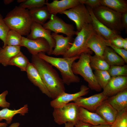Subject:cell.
Listing matches in <instances>:
<instances>
[{"mask_svg": "<svg viewBox=\"0 0 127 127\" xmlns=\"http://www.w3.org/2000/svg\"><path fill=\"white\" fill-rule=\"evenodd\" d=\"M32 63L37 70L45 86L54 99L65 92L64 83L51 64L40 58L32 55Z\"/></svg>", "mask_w": 127, "mask_h": 127, "instance_id": "1", "label": "cell"}, {"mask_svg": "<svg viewBox=\"0 0 127 127\" xmlns=\"http://www.w3.org/2000/svg\"><path fill=\"white\" fill-rule=\"evenodd\" d=\"M10 30L16 31L22 36H27L30 33L33 23L29 9L20 5L16 6L4 18Z\"/></svg>", "mask_w": 127, "mask_h": 127, "instance_id": "2", "label": "cell"}, {"mask_svg": "<svg viewBox=\"0 0 127 127\" xmlns=\"http://www.w3.org/2000/svg\"><path fill=\"white\" fill-rule=\"evenodd\" d=\"M38 55L59 70L64 84L69 85L72 83L79 82L80 79L73 73L71 66L75 60L79 59L80 56L71 57H55L48 56L42 52L39 53Z\"/></svg>", "mask_w": 127, "mask_h": 127, "instance_id": "3", "label": "cell"}, {"mask_svg": "<svg viewBox=\"0 0 127 127\" xmlns=\"http://www.w3.org/2000/svg\"><path fill=\"white\" fill-rule=\"evenodd\" d=\"M91 50L82 53L79 60L74 62L71 66L73 73L82 77L88 84L89 88L97 91H100L102 88L98 84L90 64V58Z\"/></svg>", "mask_w": 127, "mask_h": 127, "instance_id": "4", "label": "cell"}, {"mask_svg": "<svg viewBox=\"0 0 127 127\" xmlns=\"http://www.w3.org/2000/svg\"><path fill=\"white\" fill-rule=\"evenodd\" d=\"M92 9L97 19L110 29L118 34L124 29L121 23L122 14L101 5Z\"/></svg>", "mask_w": 127, "mask_h": 127, "instance_id": "5", "label": "cell"}, {"mask_svg": "<svg viewBox=\"0 0 127 127\" xmlns=\"http://www.w3.org/2000/svg\"><path fill=\"white\" fill-rule=\"evenodd\" d=\"M95 32L91 24L86 25L80 31H77L71 47L63 57L79 56L82 53L91 50L87 47V42Z\"/></svg>", "mask_w": 127, "mask_h": 127, "instance_id": "6", "label": "cell"}, {"mask_svg": "<svg viewBox=\"0 0 127 127\" xmlns=\"http://www.w3.org/2000/svg\"><path fill=\"white\" fill-rule=\"evenodd\" d=\"M79 107L73 102L54 108L52 114L54 121L59 125L71 122L75 126L79 121Z\"/></svg>", "mask_w": 127, "mask_h": 127, "instance_id": "7", "label": "cell"}, {"mask_svg": "<svg viewBox=\"0 0 127 127\" xmlns=\"http://www.w3.org/2000/svg\"><path fill=\"white\" fill-rule=\"evenodd\" d=\"M60 14L66 15L74 21L78 32L86 25L91 23V18L89 12L85 5L83 4L80 3Z\"/></svg>", "mask_w": 127, "mask_h": 127, "instance_id": "8", "label": "cell"}, {"mask_svg": "<svg viewBox=\"0 0 127 127\" xmlns=\"http://www.w3.org/2000/svg\"><path fill=\"white\" fill-rule=\"evenodd\" d=\"M42 26L45 29L54 33H62L67 36L73 37L77 32L75 30L73 25L65 23L56 15L51 14L49 20Z\"/></svg>", "mask_w": 127, "mask_h": 127, "instance_id": "9", "label": "cell"}, {"mask_svg": "<svg viewBox=\"0 0 127 127\" xmlns=\"http://www.w3.org/2000/svg\"><path fill=\"white\" fill-rule=\"evenodd\" d=\"M26 38L32 40H35L40 38L46 40L50 46V51L49 55H52L55 46V42L52 37L51 31L45 29L40 24L33 22L31 27L30 32L27 36Z\"/></svg>", "mask_w": 127, "mask_h": 127, "instance_id": "10", "label": "cell"}, {"mask_svg": "<svg viewBox=\"0 0 127 127\" xmlns=\"http://www.w3.org/2000/svg\"><path fill=\"white\" fill-rule=\"evenodd\" d=\"M108 97L102 92L87 97H79L74 101V102L79 107L94 112Z\"/></svg>", "mask_w": 127, "mask_h": 127, "instance_id": "11", "label": "cell"}, {"mask_svg": "<svg viewBox=\"0 0 127 127\" xmlns=\"http://www.w3.org/2000/svg\"><path fill=\"white\" fill-rule=\"evenodd\" d=\"M22 46L26 48L32 55H37L42 52L47 53L49 55L50 51V46L47 41L41 38L32 40L23 36Z\"/></svg>", "mask_w": 127, "mask_h": 127, "instance_id": "12", "label": "cell"}, {"mask_svg": "<svg viewBox=\"0 0 127 127\" xmlns=\"http://www.w3.org/2000/svg\"><path fill=\"white\" fill-rule=\"evenodd\" d=\"M127 89V76H115L111 77L102 92L109 97Z\"/></svg>", "mask_w": 127, "mask_h": 127, "instance_id": "13", "label": "cell"}, {"mask_svg": "<svg viewBox=\"0 0 127 127\" xmlns=\"http://www.w3.org/2000/svg\"><path fill=\"white\" fill-rule=\"evenodd\" d=\"M89 89L86 86L82 85L78 92L73 94L65 92L53 99L50 102V105L54 108L62 107L70 101H74L79 97L87 95L89 92Z\"/></svg>", "mask_w": 127, "mask_h": 127, "instance_id": "14", "label": "cell"}, {"mask_svg": "<svg viewBox=\"0 0 127 127\" xmlns=\"http://www.w3.org/2000/svg\"><path fill=\"white\" fill-rule=\"evenodd\" d=\"M52 35L55 42L52 55L63 56L71 47L74 39L73 37H64L54 32L52 33Z\"/></svg>", "mask_w": 127, "mask_h": 127, "instance_id": "15", "label": "cell"}, {"mask_svg": "<svg viewBox=\"0 0 127 127\" xmlns=\"http://www.w3.org/2000/svg\"><path fill=\"white\" fill-rule=\"evenodd\" d=\"M80 0H54L51 3L46 0L45 5L51 14L56 15L80 4Z\"/></svg>", "mask_w": 127, "mask_h": 127, "instance_id": "16", "label": "cell"}, {"mask_svg": "<svg viewBox=\"0 0 127 127\" xmlns=\"http://www.w3.org/2000/svg\"><path fill=\"white\" fill-rule=\"evenodd\" d=\"M86 7L91 16V24L96 32L108 40L111 39L116 34H118L107 28L99 21L94 15L92 8L87 6Z\"/></svg>", "mask_w": 127, "mask_h": 127, "instance_id": "17", "label": "cell"}, {"mask_svg": "<svg viewBox=\"0 0 127 127\" xmlns=\"http://www.w3.org/2000/svg\"><path fill=\"white\" fill-rule=\"evenodd\" d=\"M106 40L95 32L89 39L87 47L93 51L95 55L103 58V54L107 46Z\"/></svg>", "mask_w": 127, "mask_h": 127, "instance_id": "18", "label": "cell"}, {"mask_svg": "<svg viewBox=\"0 0 127 127\" xmlns=\"http://www.w3.org/2000/svg\"><path fill=\"white\" fill-rule=\"evenodd\" d=\"M28 77L34 85L38 87L42 92L51 98L50 94L44 83L37 70L30 62L26 71Z\"/></svg>", "mask_w": 127, "mask_h": 127, "instance_id": "19", "label": "cell"}, {"mask_svg": "<svg viewBox=\"0 0 127 127\" xmlns=\"http://www.w3.org/2000/svg\"><path fill=\"white\" fill-rule=\"evenodd\" d=\"M95 112L110 125L115 121L118 113L107 99L97 108Z\"/></svg>", "mask_w": 127, "mask_h": 127, "instance_id": "20", "label": "cell"}, {"mask_svg": "<svg viewBox=\"0 0 127 127\" xmlns=\"http://www.w3.org/2000/svg\"><path fill=\"white\" fill-rule=\"evenodd\" d=\"M79 120L92 125L108 124L96 112L90 111L80 107H79Z\"/></svg>", "mask_w": 127, "mask_h": 127, "instance_id": "21", "label": "cell"}, {"mask_svg": "<svg viewBox=\"0 0 127 127\" xmlns=\"http://www.w3.org/2000/svg\"><path fill=\"white\" fill-rule=\"evenodd\" d=\"M107 100L119 112L127 108V89L108 97Z\"/></svg>", "mask_w": 127, "mask_h": 127, "instance_id": "22", "label": "cell"}, {"mask_svg": "<svg viewBox=\"0 0 127 127\" xmlns=\"http://www.w3.org/2000/svg\"><path fill=\"white\" fill-rule=\"evenodd\" d=\"M29 10L33 22L39 23L42 25L47 20L50 19L51 15L45 5L31 8L29 9Z\"/></svg>", "mask_w": 127, "mask_h": 127, "instance_id": "23", "label": "cell"}, {"mask_svg": "<svg viewBox=\"0 0 127 127\" xmlns=\"http://www.w3.org/2000/svg\"><path fill=\"white\" fill-rule=\"evenodd\" d=\"M20 51V47L7 46L0 48V64L4 66L8 65L11 59Z\"/></svg>", "mask_w": 127, "mask_h": 127, "instance_id": "24", "label": "cell"}, {"mask_svg": "<svg viewBox=\"0 0 127 127\" xmlns=\"http://www.w3.org/2000/svg\"><path fill=\"white\" fill-rule=\"evenodd\" d=\"M28 111L27 104L17 110H10L8 108H4L0 110V122L5 119L7 124H10L14 116L17 114L24 115L28 113Z\"/></svg>", "mask_w": 127, "mask_h": 127, "instance_id": "25", "label": "cell"}, {"mask_svg": "<svg viewBox=\"0 0 127 127\" xmlns=\"http://www.w3.org/2000/svg\"><path fill=\"white\" fill-rule=\"evenodd\" d=\"M103 58L110 66L125 65V62L123 59L111 48L108 46L105 50Z\"/></svg>", "mask_w": 127, "mask_h": 127, "instance_id": "26", "label": "cell"}, {"mask_svg": "<svg viewBox=\"0 0 127 127\" xmlns=\"http://www.w3.org/2000/svg\"><path fill=\"white\" fill-rule=\"evenodd\" d=\"M101 5L106 6L122 14L127 12V1L125 0H100Z\"/></svg>", "mask_w": 127, "mask_h": 127, "instance_id": "27", "label": "cell"}, {"mask_svg": "<svg viewBox=\"0 0 127 127\" xmlns=\"http://www.w3.org/2000/svg\"><path fill=\"white\" fill-rule=\"evenodd\" d=\"M30 62L27 58L20 51L10 61L8 65L15 66L22 71H26Z\"/></svg>", "mask_w": 127, "mask_h": 127, "instance_id": "28", "label": "cell"}, {"mask_svg": "<svg viewBox=\"0 0 127 127\" xmlns=\"http://www.w3.org/2000/svg\"><path fill=\"white\" fill-rule=\"evenodd\" d=\"M90 61L91 67L95 70L108 71L110 67L103 58L95 55L90 56Z\"/></svg>", "mask_w": 127, "mask_h": 127, "instance_id": "29", "label": "cell"}, {"mask_svg": "<svg viewBox=\"0 0 127 127\" xmlns=\"http://www.w3.org/2000/svg\"><path fill=\"white\" fill-rule=\"evenodd\" d=\"M22 35L18 32L10 30L6 36L7 46H22Z\"/></svg>", "mask_w": 127, "mask_h": 127, "instance_id": "30", "label": "cell"}, {"mask_svg": "<svg viewBox=\"0 0 127 127\" xmlns=\"http://www.w3.org/2000/svg\"><path fill=\"white\" fill-rule=\"evenodd\" d=\"M94 73L99 85L103 89L111 77L108 71L95 70Z\"/></svg>", "mask_w": 127, "mask_h": 127, "instance_id": "31", "label": "cell"}, {"mask_svg": "<svg viewBox=\"0 0 127 127\" xmlns=\"http://www.w3.org/2000/svg\"><path fill=\"white\" fill-rule=\"evenodd\" d=\"M110 127H127V108L118 112L115 120Z\"/></svg>", "mask_w": 127, "mask_h": 127, "instance_id": "32", "label": "cell"}, {"mask_svg": "<svg viewBox=\"0 0 127 127\" xmlns=\"http://www.w3.org/2000/svg\"><path fill=\"white\" fill-rule=\"evenodd\" d=\"M112 77L117 76H127V65H114L110 66L108 71Z\"/></svg>", "mask_w": 127, "mask_h": 127, "instance_id": "33", "label": "cell"}, {"mask_svg": "<svg viewBox=\"0 0 127 127\" xmlns=\"http://www.w3.org/2000/svg\"><path fill=\"white\" fill-rule=\"evenodd\" d=\"M10 30L5 23L4 18L0 13V39L3 43V48L7 46L6 36Z\"/></svg>", "mask_w": 127, "mask_h": 127, "instance_id": "34", "label": "cell"}, {"mask_svg": "<svg viewBox=\"0 0 127 127\" xmlns=\"http://www.w3.org/2000/svg\"><path fill=\"white\" fill-rule=\"evenodd\" d=\"M46 0H26L21 3L20 6L21 7L28 9L41 7L45 5Z\"/></svg>", "mask_w": 127, "mask_h": 127, "instance_id": "35", "label": "cell"}, {"mask_svg": "<svg viewBox=\"0 0 127 127\" xmlns=\"http://www.w3.org/2000/svg\"><path fill=\"white\" fill-rule=\"evenodd\" d=\"M107 46L111 48L117 54L124 60L125 63H127V51L123 48H118L111 44L109 41L106 40Z\"/></svg>", "mask_w": 127, "mask_h": 127, "instance_id": "36", "label": "cell"}, {"mask_svg": "<svg viewBox=\"0 0 127 127\" xmlns=\"http://www.w3.org/2000/svg\"><path fill=\"white\" fill-rule=\"evenodd\" d=\"M123 39L119 34H117L111 39L108 40L114 46L118 48H123Z\"/></svg>", "mask_w": 127, "mask_h": 127, "instance_id": "37", "label": "cell"}, {"mask_svg": "<svg viewBox=\"0 0 127 127\" xmlns=\"http://www.w3.org/2000/svg\"><path fill=\"white\" fill-rule=\"evenodd\" d=\"M80 3L92 9L101 5L100 0H80Z\"/></svg>", "mask_w": 127, "mask_h": 127, "instance_id": "38", "label": "cell"}, {"mask_svg": "<svg viewBox=\"0 0 127 127\" xmlns=\"http://www.w3.org/2000/svg\"><path fill=\"white\" fill-rule=\"evenodd\" d=\"M8 93L7 90L4 91L0 94V107L3 108H9L10 103L7 102L6 100V97Z\"/></svg>", "mask_w": 127, "mask_h": 127, "instance_id": "39", "label": "cell"}, {"mask_svg": "<svg viewBox=\"0 0 127 127\" xmlns=\"http://www.w3.org/2000/svg\"><path fill=\"white\" fill-rule=\"evenodd\" d=\"M121 23L122 27L127 32V12L121 14Z\"/></svg>", "mask_w": 127, "mask_h": 127, "instance_id": "40", "label": "cell"}, {"mask_svg": "<svg viewBox=\"0 0 127 127\" xmlns=\"http://www.w3.org/2000/svg\"><path fill=\"white\" fill-rule=\"evenodd\" d=\"M91 125L83 123L79 120L75 125V127H91Z\"/></svg>", "mask_w": 127, "mask_h": 127, "instance_id": "41", "label": "cell"}, {"mask_svg": "<svg viewBox=\"0 0 127 127\" xmlns=\"http://www.w3.org/2000/svg\"><path fill=\"white\" fill-rule=\"evenodd\" d=\"M123 48L127 51V38H123Z\"/></svg>", "mask_w": 127, "mask_h": 127, "instance_id": "42", "label": "cell"}, {"mask_svg": "<svg viewBox=\"0 0 127 127\" xmlns=\"http://www.w3.org/2000/svg\"><path fill=\"white\" fill-rule=\"evenodd\" d=\"M110 126L108 124H104L96 125H91V127H110Z\"/></svg>", "mask_w": 127, "mask_h": 127, "instance_id": "43", "label": "cell"}, {"mask_svg": "<svg viewBox=\"0 0 127 127\" xmlns=\"http://www.w3.org/2000/svg\"><path fill=\"white\" fill-rule=\"evenodd\" d=\"M64 127H74V124L71 122H68L64 123Z\"/></svg>", "mask_w": 127, "mask_h": 127, "instance_id": "44", "label": "cell"}, {"mask_svg": "<svg viewBox=\"0 0 127 127\" xmlns=\"http://www.w3.org/2000/svg\"><path fill=\"white\" fill-rule=\"evenodd\" d=\"M14 1L13 0H4L3 2L4 4L6 5L9 4Z\"/></svg>", "mask_w": 127, "mask_h": 127, "instance_id": "45", "label": "cell"}, {"mask_svg": "<svg viewBox=\"0 0 127 127\" xmlns=\"http://www.w3.org/2000/svg\"><path fill=\"white\" fill-rule=\"evenodd\" d=\"M20 125V124L19 123H15L12 124L9 127H18Z\"/></svg>", "mask_w": 127, "mask_h": 127, "instance_id": "46", "label": "cell"}, {"mask_svg": "<svg viewBox=\"0 0 127 127\" xmlns=\"http://www.w3.org/2000/svg\"><path fill=\"white\" fill-rule=\"evenodd\" d=\"M7 125V124L6 123H0V127H6Z\"/></svg>", "mask_w": 127, "mask_h": 127, "instance_id": "47", "label": "cell"}, {"mask_svg": "<svg viewBox=\"0 0 127 127\" xmlns=\"http://www.w3.org/2000/svg\"><path fill=\"white\" fill-rule=\"evenodd\" d=\"M25 0H17V1L19 3H21L24 2Z\"/></svg>", "mask_w": 127, "mask_h": 127, "instance_id": "48", "label": "cell"}]
</instances>
